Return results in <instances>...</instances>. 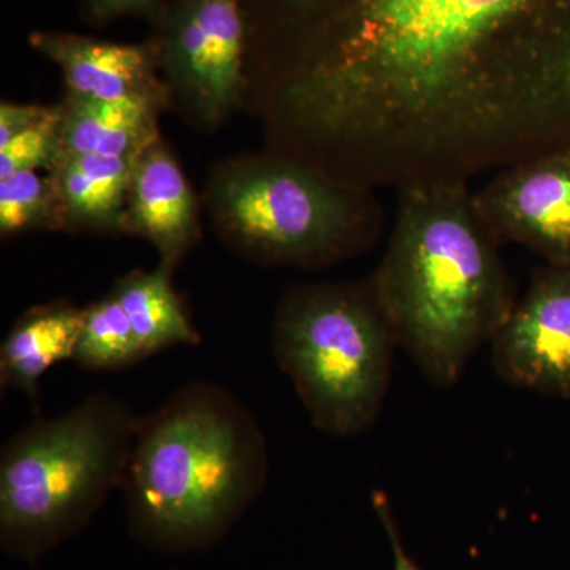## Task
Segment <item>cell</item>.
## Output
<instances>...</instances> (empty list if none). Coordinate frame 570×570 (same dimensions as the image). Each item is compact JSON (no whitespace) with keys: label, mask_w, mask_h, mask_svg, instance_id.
I'll return each mask as SVG.
<instances>
[{"label":"cell","mask_w":570,"mask_h":570,"mask_svg":"<svg viewBox=\"0 0 570 570\" xmlns=\"http://www.w3.org/2000/svg\"><path fill=\"white\" fill-rule=\"evenodd\" d=\"M243 3L273 151L401 190L570 142V0Z\"/></svg>","instance_id":"6da1fadb"},{"label":"cell","mask_w":570,"mask_h":570,"mask_svg":"<svg viewBox=\"0 0 570 570\" xmlns=\"http://www.w3.org/2000/svg\"><path fill=\"white\" fill-rule=\"evenodd\" d=\"M387 249L370 277L379 302L428 382L456 384L490 346L517 296L469 183L397 190Z\"/></svg>","instance_id":"7a4b0ae2"},{"label":"cell","mask_w":570,"mask_h":570,"mask_svg":"<svg viewBox=\"0 0 570 570\" xmlns=\"http://www.w3.org/2000/svg\"><path fill=\"white\" fill-rule=\"evenodd\" d=\"M261 423L223 385L193 381L140 415L121 487L127 530L165 554L213 549L264 493Z\"/></svg>","instance_id":"3957f363"},{"label":"cell","mask_w":570,"mask_h":570,"mask_svg":"<svg viewBox=\"0 0 570 570\" xmlns=\"http://www.w3.org/2000/svg\"><path fill=\"white\" fill-rule=\"evenodd\" d=\"M138 422L121 397L94 392L11 434L0 452L2 553L37 566L85 531L121 487Z\"/></svg>","instance_id":"277c9868"},{"label":"cell","mask_w":570,"mask_h":570,"mask_svg":"<svg viewBox=\"0 0 570 570\" xmlns=\"http://www.w3.org/2000/svg\"><path fill=\"white\" fill-rule=\"evenodd\" d=\"M206 205L225 245L265 266L328 268L373 249L385 224L374 187L277 151L217 167Z\"/></svg>","instance_id":"5b68a950"},{"label":"cell","mask_w":570,"mask_h":570,"mask_svg":"<svg viewBox=\"0 0 570 570\" xmlns=\"http://www.w3.org/2000/svg\"><path fill=\"white\" fill-rule=\"evenodd\" d=\"M272 347L322 433L358 436L381 417L400 346L370 277L288 287Z\"/></svg>","instance_id":"8992f818"},{"label":"cell","mask_w":570,"mask_h":570,"mask_svg":"<svg viewBox=\"0 0 570 570\" xmlns=\"http://www.w3.org/2000/svg\"><path fill=\"white\" fill-rule=\"evenodd\" d=\"M153 26L170 104L198 127L223 124L246 96L243 0H174Z\"/></svg>","instance_id":"52a82bcc"},{"label":"cell","mask_w":570,"mask_h":570,"mask_svg":"<svg viewBox=\"0 0 570 570\" xmlns=\"http://www.w3.org/2000/svg\"><path fill=\"white\" fill-rule=\"evenodd\" d=\"M474 197L502 246L570 265V142L501 168Z\"/></svg>","instance_id":"ba28073f"},{"label":"cell","mask_w":570,"mask_h":570,"mask_svg":"<svg viewBox=\"0 0 570 570\" xmlns=\"http://www.w3.org/2000/svg\"><path fill=\"white\" fill-rule=\"evenodd\" d=\"M490 347L505 384L570 400V265L532 272Z\"/></svg>","instance_id":"9c48e42d"},{"label":"cell","mask_w":570,"mask_h":570,"mask_svg":"<svg viewBox=\"0 0 570 570\" xmlns=\"http://www.w3.org/2000/svg\"><path fill=\"white\" fill-rule=\"evenodd\" d=\"M29 45L61 69L67 92L99 100L151 97L170 104L156 45L119 43L62 31L29 33Z\"/></svg>","instance_id":"30bf717a"},{"label":"cell","mask_w":570,"mask_h":570,"mask_svg":"<svg viewBox=\"0 0 570 570\" xmlns=\"http://www.w3.org/2000/svg\"><path fill=\"white\" fill-rule=\"evenodd\" d=\"M124 232L153 243L174 269L200 238L197 197L160 137L135 159Z\"/></svg>","instance_id":"8fae6325"},{"label":"cell","mask_w":570,"mask_h":570,"mask_svg":"<svg viewBox=\"0 0 570 570\" xmlns=\"http://www.w3.org/2000/svg\"><path fill=\"white\" fill-rule=\"evenodd\" d=\"M59 107L58 154L137 157L160 137L159 116L170 105L151 97L99 100L67 92Z\"/></svg>","instance_id":"7c38bea8"},{"label":"cell","mask_w":570,"mask_h":570,"mask_svg":"<svg viewBox=\"0 0 570 570\" xmlns=\"http://www.w3.org/2000/svg\"><path fill=\"white\" fill-rule=\"evenodd\" d=\"M135 159L58 154L48 175L61 198L63 230L124 232Z\"/></svg>","instance_id":"4fadbf2b"},{"label":"cell","mask_w":570,"mask_h":570,"mask_svg":"<svg viewBox=\"0 0 570 570\" xmlns=\"http://www.w3.org/2000/svg\"><path fill=\"white\" fill-rule=\"evenodd\" d=\"M85 307L69 302L33 306L13 326L0 346V385L39 401V384L48 370L73 360Z\"/></svg>","instance_id":"5bb4252c"},{"label":"cell","mask_w":570,"mask_h":570,"mask_svg":"<svg viewBox=\"0 0 570 570\" xmlns=\"http://www.w3.org/2000/svg\"><path fill=\"white\" fill-rule=\"evenodd\" d=\"M174 272L159 262L151 272L122 276L111 292L129 317L146 356L176 346H197L202 341L176 294Z\"/></svg>","instance_id":"9a60e30c"},{"label":"cell","mask_w":570,"mask_h":570,"mask_svg":"<svg viewBox=\"0 0 570 570\" xmlns=\"http://www.w3.org/2000/svg\"><path fill=\"white\" fill-rule=\"evenodd\" d=\"M148 358L129 317L110 294L85 307L73 362L88 371H118Z\"/></svg>","instance_id":"2e32d148"},{"label":"cell","mask_w":570,"mask_h":570,"mask_svg":"<svg viewBox=\"0 0 570 570\" xmlns=\"http://www.w3.org/2000/svg\"><path fill=\"white\" fill-rule=\"evenodd\" d=\"M32 230H63V213L51 176L20 171L0 179L2 238Z\"/></svg>","instance_id":"e0dca14e"},{"label":"cell","mask_w":570,"mask_h":570,"mask_svg":"<svg viewBox=\"0 0 570 570\" xmlns=\"http://www.w3.org/2000/svg\"><path fill=\"white\" fill-rule=\"evenodd\" d=\"M61 107H50L47 115L0 148V179L20 174L50 170L59 153Z\"/></svg>","instance_id":"ac0fdd59"},{"label":"cell","mask_w":570,"mask_h":570,"mask_svg":"<svg viewBox=\"0 0 570 570\" xmlns=\"http://www.w3.org/2000/svg\"><path fill=\"white\" fill-rule=\"evenodd\" d=\"M171 2L174 0H81V17L96 28L126 17H142L154 22Z\"/></svg>","instance_id":"d6986e66"},{"label":"cell","mask_w":570,"mask_h":570,"mask_svg":"<svg viewBox=\"0 0 570 570\" xmlns=\"http://www.w3.org/2000/svg\"><path fill=\"white\" fill-rule=\"evenodd\" d=\"M371 504H373L374 513H376L379 523L385 532L389 540L390 550H392L393 570H425L409 553L404 546L403 535H401L400 527L395 512H393L392 502L384 491L376 490L371 494Z\"/></svg>","instance_id":"ffe728a7"},{"label":"cell","mask_w":570,"mask_h":570,"mask_svg":"<svg viewBox=\"0 0 570 570\" xmlns=\"http://www.w3.org/2000/svg\"><path fill=\"white\" fill-rule=\"evenodd\" d=\"M50 107L43 105H22L2 102L0 105V148L9 145L17 135L39 121Z\"/></svg>","instance_id":"44dd1931"}]
</instances>
